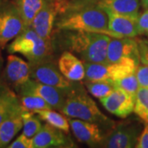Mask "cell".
Returning <instances> with one entry per match:
<instances>
[{"label": "cell", "mask_w": 148, "mask_h": 148, "mask_svg": "<svg viewBox=\"0 0 148 148\" xmlns=\"http://www.w3.org/2000/svg\"><path fill=\"white\" fill-rule=\"evenodd\" d=\"M100 101L108 112L121 119L128 117L134 110L135 98L118 86L110 95L100 99Z\"/></svg>", "instance_id": "8fae6325"}, {"label": "cell", "mask_w": 148, "mask_h": 148, "mask_svg": "<svg viewBox=\"0 0 148 148\" xmlns=\"http://www.w3.org/2000/svg\"><path fill=\"white\" fill-rule=\"evenodd\" d=\"M114 84L115 86L120 87L123 90L127 91V93H129L134 98H135L136 93L140 86L137 76H136V73L127 75L126 77L117 80V81H114Z\"/></svg>", "instance_id": "4316f807"}, {"label": "cell", "mask_w": 148, "mask_h": 148, "mask_svg": "<svg viewBox=\"0 0 148 148\" xmlns=\"http://www.w3.org/2000/svg\"><path fill=\"white\" fill-rule=\"evenodd\" d=\"M140 3L144 9H148V0H140Z\"/></svg>", "instance_id": "836d02e7"}, {"label": "cell", "mask_w": 148, "mask_h": 148, "mask_svg": "<svg viewBox=\"0 0 148 148\" xmlns=\"http://www.w3.org/2000/svg\"><path fill=\"white\" fill-rule=\"evenodd\" d=\"M7 51L9 53H21L30 64L53 58L54 53L52 41L42 39L31 27H26L8 45Z\"/></svg>", "instance_id": "277c9868"}, {"label": "cell", "mask_w": 148, "mask_h": 148, "mask_svg": "<svg viewBox=\"0 0 148 148\" xmlns=\"http://www.w3.org/2000/svg\"><path fill=\"white\" fill-rule=\"evenodd\" d=\"M21 107L19 97L9 90L0 96V123Z\"/></svg>", "instance_id": "7402d4cb"}, {"label": "cell", "mask_w": 148, "mask_h": 148, "mask_svg": "<svg viewBox=\"0 0 148 148\" xmlns=\"http://www.w3.org/2000/svg\"><path fill=\"white\" fill-rule=\"evenodd\" d=\"M30 69L31 78L63 90L66 95L81 83L80 82H71L67 79L59 71L58 63L53 57L30 64Z\"/></svg>", "instance_id": "8992f818"}, {"label": "cell", "mask_w": 148, "mask_h": 148, "mask_svg": "<svg viewBox=\"0 0 148 148\" xmlns=\"http://www.w3.org/2000/svg\"><path fill=\"white\" fill-rule=\"evenodd\" d=\"M10 89V87H8L4 82H3L0 80V96L2 95H3L5 92H7L8 90H9Z\"/></svg>", "instance_id": "d6a6232c"}, {"label": "cell", "mask_w": 148, "mask_h": 148, "mask_svg": "<svg viewBox=\"0 0 148 148\" xmlns=\"http://www.w3.org/2000/svg\"><path fill=\"white\" fill-rule=\"evenodd\" d=\"M142 127L139 123L124 122L116 124L106 132L99 147L132 148L136 147Z\"/></svg>", "instance_id": "52a82bcc"}, {"label": "cell", "mask_w": 148, "mask_h": 148, "mask_svg": "<svg viewBox=\"0 0 148 148\" xmlns=\"http://www.w3.org/2000/svg\"><path fill=\"white\" fill-rule=\"evenodd\" d=\"M145 123H148V118H147V120L145 121Z\"/></svg>", "instance_id": "74e56055"}, {"label": "cell", "mask_w": 148, "mask_h": 148, "mask_svg": "<svg viewBox=\"0 0 148 148\" xmlns=\"http://www.w3.org/2000/svg\"><path fill=\"white\" fill-rule=\"evenodd\" d=\"M83 84L90 95L99 100L110 95L115 87L114 82L110 81L84 82Z\"/></svg>", "instance_id": "cb8c5ba5"}, {"label": "cell", "mask_w": 148, "mask_h": 148, "mask_svg": "<svg viewBox=\"0 0 148 148\" xmlns=\"http://www.w3.org/2000/svg\"><path fill=\"white\" fill-rule=\"evenodd\" d=\"M68 133L45 123L40 130L34 136V148H70L75 147L73 140Z\"/></svg>", "instance_id": "7c38bea8"}, {"label": "cell", "mask_w": 148, "mask_h": 148, "mask_svg": "<svg viewBox=\"0 0 148 148\" xmlns=\"http://www.w3.org/2000/svg\"><path fill=\"white\" fill-rule=\"evenodd\" d=\"M111 36L80 30H53V52L69 51L82 62L108 63L107 49Z\"/></svg>", "instance_id": "7a4b0ae2"}, {"label": "cell", "mask_w": 148, "mask_h": 148, "mask_svg": "<svg viewBox=\"0 0 148 148\" xmlns=\"http://www.w3.org/2000/svg\"><path fill=\"white\" fill-rule=\"evenodd\" d=\"M108 16V28L114 38L136 37L139 34L137 19L131 16L118 14L109 9H104Z\"/></svg>", "instance_id": "2e32d148"}, {"label": "cell", "mask_w": 148, "mask_h": 148, "mask_svg": "<svg viewBox=\"0 0 148 148\" xmlns=\"http://www.w3.org/2000/svg\"><path fill=\"white\" fill-rule=\"evenodd\" d=\"M138 46L141 62L148 65V44L144 41H138Z\"/></svg>", "instance_id": "1f68e13d"}, {"label": "cell", "mask_w": 148, "mask_h": 148, "mask_svg": "<svg viewBox=\"0 0 148 148\" xmlns=\"http://www.w3.org/2000/svg\"><path fill=\"white\" fill-rule=\"evenodd\" d=\"M140 0H101L100 5L103 9H109L118 14L138 18Z\"/></svg>", "instance_id": "d6986e66"}, {"label": "cell", "mask_w": 148, "mask_h": 148, "mask_svg": "<svg viewBox=\"0 0 148 148\" xmlns=\"http://www.w3.org/2000/svg\"><path fill=\"white\" fill-rule=\"evenodd\" d=\"M3 58L1 54V52H0V76H1L2 71H3Z\"/></svg>", "instance_id": "e575fe53"}, {"label": "cell", "mask_w": 148, "mask_h": 148, "mask_svg": "<svg viewBox=\"0 0 148 148\" xmlns=\"http://www.w3.org/2000/svg\"><path fill=\"white\" fill-rule=\"evenodd\" d=\"M59 71L64 77L71 82H82L85 78L84 63L75 54L64 51L58 58Z\"/></svg>", "instance_id": "e0dca14e"}, {"label": "cell", "mask_w": 148, "mask_h": 148, "mask_svg": "<svg viewBox=\"0 0 148 148\" xmlns=\"http://www.w3.org/2000/svg\"><path fill=\"white\" fill-rule=\"evenodd\" d=\"M139 34H147L148 36V9L139 13L137 19Z\"/></svg>", "instance_id": "f546056e"}, {"label": "cell", "mask_w": 148, "mask_h": 148, "mask_svg": "<svg viewBox=\"0 0 148 148\" xmlns=\"http://www.w3.org/2000/svg\"><path fill=\"white\" fill-rule=\"evenodd\" d=\"M136 76L139 86L148 88V65L140 62L137 68Z\"/></svg>", "instance_id": "83f0119b"}, {"label": "cell", "mask_w": 148, "mask_h": 148, "mask_svg": "<svg viewBox=\"0 0 148 148\" xmlns=\"http://www.w3.org/2000/svg\"><path fill=\"white\" fill-rule=\"evenodd\" d=\"M54 2H56V3H61V2H64V1H66V0H53Z\"/></svg>", "instance_id": "d590c367"}, {"label": "cell", "mask_w": 148, "mask_h": 148, "mask_svg": "<svg viewBox=\"0 0 148 148\" xmlns=\"http://www.w3.org/2000/svg\"><path fill=\"white\" fill-rule=\"evenodd\" d=\"M57 13V6L55 2L52 0L36 15L31 27L42 39L51 41Z\"/></svg>", "instance_id": "9a60e30c"}, {"label": "cell", "mask_w": 148, "mask_h": 148, "mask_svg": "<svg viewBox=\"0 0 148 148\" xmlns=\"http://www.w3.org/2000/svg\"><path fill=\"white\" fill-rule=\"evenodd\" d=\"M127 58L141 62L138 41L132 37H111L107 49L108 63H116Z\"/></svg>", "instance_id": "5bb4252c"}, {"label": "cell", "mask_w": 148, "mask_h": 148, "mask_svg": "<svg viewBox=\"0 0 148 148\" xmlns=\"http://www.w3.org/2000/svg\"><path fill=\"white\" fill-rule=\"evenodd\" d=\"M83 63L84 82L110 81L114 82L127 75L135 73L140 62L133 58H127L116 63Z\"/></svg>", "instance_id": "5b68a950"}, {"label": "cell", "mask_w": 148, "mask_h": 148, "mask_svg": "<svg viewBox=\"0 0 148 148\" xmlns=\"http://www.w3.org/2000/svg\"><path fill=\"white\" fill-rule=\"evenodd\" d=\"M70 129L80 143L91 147H99L106 132L98 124L78 119L69 118Z\"/></svg>", "instance_id": "4fadbf2b"}, {"label": "cell", "mask_w": 148, "mask_h": 148, "mask_svg": "<svg viewBox=\"0 0 148 148\" xmlns=\"http://www.w3.org/2000/svg\"><path fill=\"white\" fill-rule=\"evenodd\" d=\"M19 95H36L47 102L52 109L61 110L66 100V94L58 88L30 78L16 90Z\"/></svg>", "instance_id": "9c48e42d"}, {"label": "cell", "mask_w": 148, "mask_h": 148, "mask_svg": "<svg viewBox=\"0 0 148 148\" xmlns=\"http://www.w3.org/2000/svg\"><path fill=\"white\" fill-rule=\"evenodd\" d=\"M133 112L140 119L146 121L148 118V88L139 86L135 95Z\"/></svg>", "instance_id": "d4e9b609"}, {"label": "cell", "mask_w": 148, "mask_h": 148, "mask_svg": "<svg viewBox=\"0 0 148 148\" xmlns=\"http://www.w3.org/2000/svg\"><path fill=\"white\" fill-rule=\"evenodd\" d=\"M36 114L42 121H45L48 124L60 129L68 134L70 132L69 118L64 115V114H62L58 112L53 110V109L39 110L36 112Z\"/></svg>", "instance_id": "44dd1931"}, {"label": "cell", "mask_w": 148, "mask_h": 148, "mask_svg": "<svg viewBox=\"0 0 148 148\" xmlns=\"http://www.w3.org/2000/svg\"><path fill=\"white\" fill-rule=\"evenodd\" d=\"M60 111L68 118L96 123L106 132L116 125L115 122L101 112L94 100L86 92L83 83H80L66 95L64 105Z\"/></svg>", "instance_id": "3957f363"}, {"label": "cell", "mask_w": 148, "mask_h": 148, "mask_svg": "<svg viewBox=\"0 0 148 148\" xmlns=\"http://www.w3.org/2000/svg\"><path fill=\"white\" fill-rule=\"evenodd\" d=\"M52 0H13L12 3L19 12L26 27H31L37 13Z\"/></svg>", "instance_id": "ffe728a7"}, {"label": "cell", "mask_w": 148, "mask_h": 148, "mask_svg": "<svg viewBox=\"0 0 148 148\" xmlns=\"http://www.w3.org/2000/svg\"><path fill=\"white\" fill-rule=\"evenodd\" d=\"M23 110L24 108L21 106L0 123V148L8 147L12 138L22 128Z\"/></svg>", "instance_id": "ac0fdd59"}, {"label": "cell", "mask_w": 148, "mask_h": 148, "mask_svg": "<svg viewBox=\"0 0 148 148\" xmlns=\"http://www.w3.org/2000/svg\"><path fill=\"white\" fill-rule=\"evenodd\" d=\"M101 0H66L56 3L55 30H80L114 37L108 28V16Z\"/></svg>", "instance_id": "6da1fadb"}, {"label": "cell", "mask_w": 148, "mask_h": 148, "mask_svg": "<svg viewBox=\"0 0 148 148\" xmlns=\"http://www.w3.org/2000/svg\"><path fill=\"white\" fill-rule=\"evenodd\" d=\"M20 102L21 106L28 111L36 113L42 110L52 109V107L48 104L40 96L36 95H20Z\"/></svg>", "instance_id": "484cf974"}, {"label": "cell", "mask_w": 148, "mask_h": 148, "mask_svg": "<svg viewBox=\"0 0 148 148\" xmlns=\"http://www.w3.org/2000/svg\"><path fill=\"white\" fill-rule=\"evenodd\" d=\"M30 64L22 58L11 53L0 76V80L16 91L21 85L31 78Z\"/></svg>", "instance_id": "30bf717a"}, {"label": "cell", "mask_w": 148, "mask_h": 148, "mask_svg": "<svg viewBox=\"0 0 148 148\" xmlns=\"http://www.w3.org/2000/svg\"><path fill=\"white\" fill-rule=\"evenodd\" d=\"M137 148H148V123H146V125L141 132L138 143L136 145Z\"/></svg>", "instance_id": "4dcf8cb0"}, {"label": "cell", "mask_w": 148, "mask_h": 148, "mask_svg": "<svg viewBox=\"0 0 148 148\" xmlns=\"http://www.w3.org/2000/svg\"><path fill=\"white\" fill-rule=\"evenodd\" d=\"M3 0H0V6H1V4H2V3H3Z\"/></svg>", "instance_id": "8d00e7d4"}, {"label": "cell", "mask_w": 148, "mask_h": 148, "mask_svg": "<svg viewBox=\"0 0 148 148\" xmlns=\"http://www.w3.org/2000/svg\"><path fill=\"white\" fill-rule=\"evenodd\" d=\"M22 133L28 138H34V136L40 130L43 126L41 119L36 113L26 110L25 109L22 113Z\"/></svg>", "instance_id": "603a6c76"}, {"label": "cell", "mask_w": 148, "mask_h": 148, "mask_svg": "<svg viewBox=\"0 0 148 148\" xmlns=\"http://www.w3.org/2000/svg\"><path fill=\"white\" fill-rule=\"evenodd\" d=\"M25 28V23L13 3L3 2L0 6V49L14 40Z\"/></svg>", "instance_id": "ba28073f"}, {"label": "cell", "mask_w": 148, "mask_h": 148, "mask_svg": "<svg viewBox=\"0 0 148 148\" xmlns=\"http://www.w3.org/2000/svg\"><path fill=\"white\" fill-rule=\"evenodd\" d=\"M8 148H34L33 147V139L28 138L23 133L16 138L10 145L8 146Z\"/></svg>", "instance_id": "f1b7e54d"}]
</instances>
